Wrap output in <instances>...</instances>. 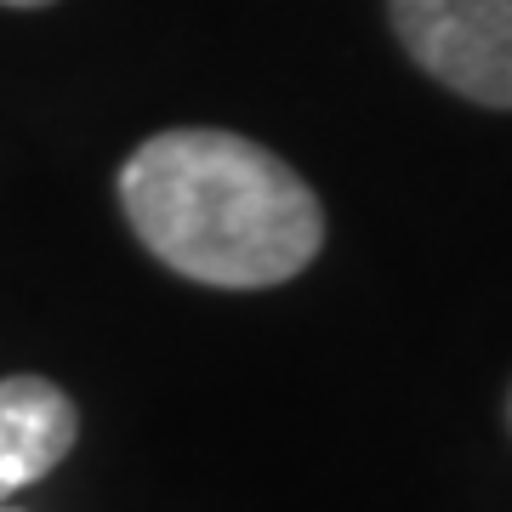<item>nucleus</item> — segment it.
<instances>
[{"mask_svg": "<svg viewBox=\"0 0 512 512\" xmlns=\"http://www.w3.org/2000/svg\"><path fill=\"white\" fill-rule=\"evenodd\" d=\"M120 211L171 274L211 291H268L325 245V205L274 148L239 131L177 126L131 148Z\"/></svg>", "mask_w": 512, "mask_h": 512, "instance_id": "f257e3e1", "label": "nucleus"}, {"mask_svg": "<svg viewBox=\"0 0 512 512\" xmlns=\"http://www.w3.org/2000/svg\"><path fill=\"white\" fill-rule=\"evenodd\" d=\"M421 74L478 109H512V0H387Z\"/></svg>", "mask_w": 512, "mask_h": 512, "instance_id": "f03ea898", "label": "nucleus"}, {"mask_svg": "<svg viewBox=\"0 0 512 512\" xmlns=\"http://www.w3.org/2000/svg\"><path fill=\"white\" fill-rule=\"evenodd\" d=\"M80 439V410L46 376H0V501L46 478Z\"/></svg>", "mask_w": 512, "mask_h": 512, "instance_id": "7ed1b4c3", "label": "nucleus"}, {"mask_svg": "<svg viewBox=\"0 0 512 512\" xmlns=\"http://www.w3.org/2000/svg\"><path fill=\"white\" fill-rule=\"evenodd\" d=\"M0 6H12V12H35V6H52V0H0Z\"/></svg>", "mask_w": 512, "mask_h": 512, "instance_id": "20e7f679", "label": "nucleus"}, {"mask_svg": "<svg viewBox=\"0 0 512 512\" xmlns=\"http://www.w3.org/2000/svg\"><path fill=\"white\" fill-rule=\"evenodd\" d=\"M507 427H512V393H507Z\"/></svg>", "mask_w": 512, "mask_h": 512, "instance_id": "39448f33", "label": "nucleus"}, {"mask_svg": "<svg viewBox=\"0 0 512 512\" xmlns=\"http://www.w3.org/2000/svg\"><path fill=\"white\" fill-rule=\"evenodd\" d=\"M0 512H18V507H6V501H0Z\"/></svg>", "mask_w": 512, "mask_h": 512, "instance_id": "423d86ee", "label": "nucleus"}]
</instances>
